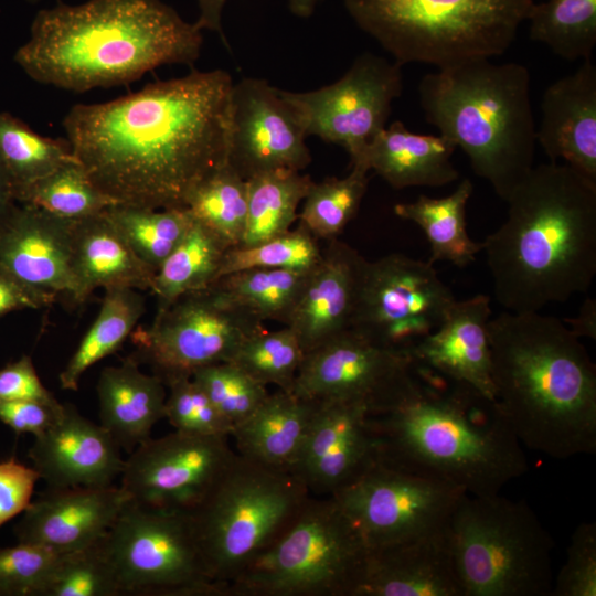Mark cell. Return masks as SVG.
<instances>
[{
  "label": "cell",
  "mask_w": 596,
  "mask_h": 596,
  "mask_svg": "<svg viewBox=\"0 0 596 596\" xmlns=\"http://www.w3.org/2000/svg\"><path fill=\"white\" fill-rule=\"evenodd\" d=\"M233 79L192 70L63 119L73 153L117 204L185 209L192 190L227 162Z\"/></svg>",
  "instance_id": "cell-1"
},
{
  "label": "cell",
  "mask_w": 596,
  "mask_h": 596,
  "mask_svg": "<svg viewBox=\"0 0 596 596\" xmlns=\"http://www.w3.org/2000/svg\"><path fill=\"white\" fill-rule=\"evenodd\" d=\"M202 43L195 22L161 0L58 1L36 13L13 60L31 79L81 94L163 65L192 66Z\"/></svg>",
  "instance_id": "cell-2"
},
{
  "label": "cell",
  "mask_w": 596,
  "mask_h": 596,
  "mask_svg": "<svg viewBox=\"0 0 596 596\" xmlns=\"http://www.w3.org/2000/svg\"><path fill=\"white\" fill-rule=\"evenodd\" d=\"M482 243L497 302L540 311L585 292L596 275V183L556 162L534 166Z\"/></svg>",
  "instance_id": "cell-3"
},
{
  "label": "cell",
  "mask_w": 596,
  "mask_h": 596,
  "mask_svg": "<svg viewBox=\"0 0 596 596\" xmlns=\"http://www.w3.org/2000/svg\"><path fill=\"white\" fill-rule=\"evenodd\" d=\"M496 401L522 446L555 459L596 451V366L565 322L504 310L489 321Z\"/></svg>",
  "instance_id": "cell-4"
},
{
  "label": "cell",
  "mask_w": 596,
  "mask_h": 596,
  "mask_svg": "<svg viewBox=\"0 0 596 596\" xmlns=\"http://www.w3.org/2000/svg\"><path fill=\"white\" fill-rule=\"evenodd\" d=\"M416 390L370 414L379 461L446 480L472 496L500 493L528 469L526 456L496 400L417 364Z\"/></svg>",
  "instance_id": "cell-5"
},
{
  "label": "cell",
  "mask_w": 596,
  "mask_h": 596,
  "mask_svg": "<svg viewBox=\"0 0 596 596\" xmlns=\"http://www.w3.org/2000/svg\"><path fill=\"white\" fill-rule=\"evenodd\" d=\"M531 76L519 63L477 58L423 76L426 120L466 153L504 202L534 167Z\"/></svg>",
  "instance_id": "cell-6"
},
{
  "label": "cell",
  "mask_w": 596,
  "mask_h": 596,
  "mask_svg": "<svg viewBox=\"0 0 596 596\" xmlns=\"http://www.w3.org/2000/svg\"><path fill=\"white\" fill-rule=\"evenodd\" d=\"M533 0H343L354 23L394 62L438 70L502 55Z\"/></svg>",
  "instance_id": "cell-7"
},
{
  "label": "cell",
  "mask_w": 596,
  "mask_h": 596,
  "mask_svg": "<svg viewBox=\"0 0 596 596\" xmlns=\"http://www.w3.org/2000/svg\"><path fill=\"white\" fill-rule=\"evenodd\" d=\"M310 497L291 472L240 455L189 518L212 579L227 596L228 584L292 523Z\"/></svg>",
  "instance_id": "cell-8"
},
{
  "label": "cell",
  "mask_w": 596,
  "mask_h": 596,
  "mask_svg": "<svg viewBox=\"0 0 596 596\" xmlns=\"http://www.w3.org/2000/svg\"><path fill=\"white\" fill-rule=\"evenodd\" d=\"M447 536L464 596H551L554 542L526 501L467 493Z\"/></svg>",
  "instance_id": "cell-9"
},
{
  "label": "cell",
  "mask_w": 596,
  "mask_h": 596,
  "mask_svg": "<svg viewBox=\"0 0 596 596\" xmlns=\"http://www.w3.org/2000/svg\"><path fill=\"white\" fill-rule=\"evenodd\" d=\"M366 555L336 499L310 494L286 531L228 584L227 596H356Z\"/></svg>",
  "instance_id": "cell-10"
},
{
  "label": "cell",
  "mask_w": 596,
  "mask_h": 596,
  "mask_svg": "<svg viewBox=\"0 0 596 596\" xmlns=\"http://www.w3.org/2000/svg\"><path fill=\"white\" fill-rule=\"evenodd\" d=\"M97 545L120 595L225 596L207 572L184 511L130 501Z\"/></svg>",
  "instance_id": "cell-11"
},
{
  "label": "cell",
  "mask_w": 596,
  "mask_h": 596,
  "mask_svg": "<svg viewBox=\"0 0 596 596\" xmlns=\"http://www.w3.org/2000/svg\"><path fill=\"white\" fill-rule=\"evenodd\" d=\"M264 322L234 305L213 284L158 307L148 328L134 330L139 358L163 383L202 366L230 362Z\"/></svg>",
  "instance_id": "cell-12"
},
{
  "label": "cell",
  "mask_w": 596,
  "mask_h": 596,
  "mask_svg": "<svg viewBox=\"0 0 596 596\" xmlns=\"http://www.w3.org/2000/svg\"><path fill=\"white\" fill-rule=\"evenodd\" d=\"M455 300L432 263L390 254L368 260L349 329L411 355L441 324Z\"/></svg>",
  "instance_id": "cell-13"
},
{
  "label": "cell",
  "mask_w": 596,
  "mask_h": 596,
  "mask_svg": "<svg viewBox=\"0 0 596 596\" xmlns=\"http://www.w3.org/2000/svg\"><path fill=\"white\" fill-rule=\"evenodd\" d=\"M465 494L446 480L377 461L331 497L375 549L445 530Z\"/></svg>",
  "instance_id": "cell-14"
},
{
  "label": "cell",
  "mask_w": 596,
  "mask_h": 596,
  "mask_svg": "<svg viewBox=\"0 0 596 596\" xmlns=\"http://www.w3.org/2000/svg\"><path fill=\"white\" fill-rule=\"evenodd\" d=\"M402 91V66L368 52L330 85L278 94L295 110L307 137L342 147L353 162L386 127L392 103Z\"/></svg>",
  "instance_id": "cell-15"
},
{
  "label": "cell",
  "mask_w": 596,
  "mask_h": 596,
  "mask_svg": "<svg viewBox=\"0 0 596 596\" xmlns=\"http://www.w3.org/2000/svg\"><path fill=\"white\" fill-rule=\"evenodd\" d=\"M418 383L411 355L347 329L305 354L292 392L318 402L361 404L370 414H379L401 403Z\"/></svg>",
  "instance_id": "cell-16"
},
{
  "label": "cell",
  "mask_w": 596,
  "mask_h": 596,
  "mask_svg": "<svg viewBox=\"0 0 596 596\" xmlns=\"http://www.w3.org/2000/svg\"><path fill=\"white\" fill-rule=\"evenodd\" d=\"M228 438L179 430L149 438L125 459L120 486L132 502L188 511L233 461L236 451L230 446Z\"/></svg>",
  "instance_id": "cell-17"
},
{
  "label": "cell",
  "mask_w": 596,
  "mask_h": 596,
  "mask_svg": "<svg viewBox=\"0 0 596 596\" xmlns=\"http://www.w3.org/2000/svg\"><path fill=\"white\" fill-rule=\"evenodd\" d=\"M306 138L278 88L254 77L233 84L227 161L243 179L277 169H306L311 162Z\"/></svg>",
  "instance_id": "cell-18"
},
{
  "label": "cell",
  "mask_w": 596,
  "mask_h": 596,
  "mask_svg": "<svg viewBox=\"0 0 596 596\" xmlns=\"http://www.w3.org/2000/svg\"><path fill=\"white\" fill-rule=\"evenodd\" d=\"M292 473L310 494L332 496L379 461L370 412L361 404L318 402Z\"/></svg>",
  "instance_id": "cell-19"
},
{
  "label": "cell",
  "mask_w": 596,
  "mask_h": 596,
  "mask_svg": "<svg viewBox=\"0 0 596 596\" xmlns=\"http://www.w3.org/2000/svg\"><path fill=\"white\" fill-rule=\"evenodd\" d=\"M75 222L17 203L0 222V273L36 292L72 298Z\"/></svg>",
  "instance_id": "cell-20"
},
{
  "label": "cell",
  "mask_w": 596,
  "mask_h": 596,
  "mask_svg": "<svg viewBox=\"0 0 596 596\" xmlns=\"http://www.w3.org/2000/svg\"><path fill=\"white\" fill-rule=\"evenodd\" d=\"M131 501L121 486L46 489L14 528L19 543L60 554L98 543Z\"/></svg>",
  "instance_id": "cell-21"
},
{
  "label": "cell",
  "mask_w": 596,
  "mask_h": 596,
  "mask_svg": "<svg viewBox=\"0 0 596 596\" xmlns=\"http://www.w3.org/2000/svg\"><path fill=\"white\" fill-rule=\"evenodd\" d=\"M29 457L47 489L111 486L125 465L111 435L72 404H64L60 418L34 436Z\"/></svg>",
  "instance_id": "cell-22"
},
{
  "label": "cell",
  "mask_w": 596,
  "mask_h": 596,
  "mask_svg": "<svg viewBox=\"0 0 596 596\" xmlns=\"http://www.w3.org/2000/svg\"><path fill=\"white\" fill-rule=\"evenodd\" d=\"M368 260L338 238L328 241L285 326L305 354L349 329Z\"/></svg>",
  "instance_id": "cell-23"
},
{
  "label": "cell",
  "mask_w": 596,
  "mask_h": 596,
  "mask_svg": "<svg viewBox=\"0 0 596 596\" xmlns=\"http://www.w3.org/2000/svg\"><path fill=\"white\" fill-rule=\"evenodd\" d=\"M490 297L455 300L441 324L412 351L414 362L496 400L491 375Z\"/></svg>",
  "instance_id": "cell-24"
},
{
  "label": "cell",
  "mask_w": 596,
  "mask_h": 596,
  "mask_svg": "<svg viewBox=\"0 0 596 596\" xmlns=\"http://www.w3.org/2000/svg\"><path fill=\"white\" fill-rule=\"evenodd\" d=\"M541 109L536 142L550 162L563 159L596 183V65L592 58L552 83Z\"/></svg>",
  "instance_id": "cell-25"
},
{
  "label": "cell",
  "mask_w": 596,
  "mask_h": 596,
  "mask_svg": "<svg viewBox=\"0 0 596 596\" xmlns=\"http://www.w3.org/2000/svg\"><path fill=\"white\" fill-rule=\"evenodd\" d=\"M356 596H464L447 528L416 539L368 549Z\"/></svg>",
  "instance_id": "cell-26"
},
{
  "label": "cell",
  "mask_w": 596,
  "mask_h": 596,
  "mask_svg": "<svg viewBox=\"0 0 596 596\" xmlns=\"http://www.w3.org/2000/svg\"><path fill=\"white\" fill-rule=\"evenodd\" d=\"M75 304L97 288L150 290L156 272L140 260L105 212L75 222L72 243Z\"/></svg>",
  "instance_id": "cell-27"
},
{
  "label": "cell",
  "mask_w": 596,
  "mask_h": 596,
  "mask_svg": "<svg viewBox=\"0 0 596 596\" xmlns=\"http://www.w3.org/2000/svg\"><path fill=\"white\" fill-rule=\"evenodd\" d=\"M456 148L440 134H415L396 120L382 129L351 164H365L396 190L443 187L459 178L451 162Z\"/></svg>",
  "instance_id": "cell-28"
},
{
  "label": "cell",
  "mask_w": 596,
  "mask_h": 596,
  "mask_svg": "<svg viewBox=\"0 0 596 596\" xmlns=\"http://www.w3.org/2000/svg\"><path fill=\"white\" fill-rule=\"evenodd\" d=\"M100 425L120 449L131 453L151 438L152 427L164 417L166 384L156 374H146L138 360L127 358L106 366L97 382Z\"/></svg>",
  "instance_id": "cell-29"
},
{
  "label": "cell",
  "mask_w": 596,
  "mask_h": 596,
  "mask_svg": "<svg viewBox=\"0 0 596 596\" xmlns=\"http://www.w3.org/2000/svg\"><path fill=\"white\" fill-rule=\"evenodd\" d=\"M318 401L276 390L232 433L236 454L263 466L289 471L298 462Z\"/></svg>",
  "instance_id": "cell-30"
},
{
  "label": "cell",
  "mask_w": 596,
  "mask_h": 596,
  "mask_svg": "<svg viewBox=\"0 0 596 596\" xmlns=\"http://www.w3.org/2000/svg\"><path fill=\"white\" fill-rule=\"evenodd\" d=\"M473 187L464 179L456 190L443 198L419 195L415 201L394 205V213L417 224L429 246V263L445 260L457 267L470 265L482 252V243L470 238L466 228V206Z\"/></svg>",
  "instance_id": "cell-31"
},
{
  "label": "cell",
  "mask_w": 596,
  "mask_h": 596,
  "mask_svg": "<svg viewBox=\"0 0 596 596\" xmlns=\"http://www.w3.org/2000/svg\"><path fill=\"white\" fill-rule=\"evenodd\" d=\"M143 312L145 300L136 289H105L97 317L60 373L61 387L76 391L83 374L123 344Z\"/></svg>",
  "instance_id": "cell-32"
},
{
  "label": "cell",
  "mask_w": 596,
  "mask_h": 596,
  "mask_svg": "<svg viewBox=\"0 0 596 596\" xmlns=\"http://www.w3.org/2000/svg\"><path fill=\"white\" fill-rule=\"evenodd\" d=\"M311 183L309 174L290 169L247 179L246 227L238 246L255 245L289 231Z\"/></svg>",
  "instance_id": "cell-33"
},
{
  "label": "cell",
  "mask_w": 596,
  "mask_h": 596,
  "mask_svg": "<svg viewBox=\"0 0 596 596\" xmlns=\"http://www.w3.org/2000/svg\"><path fill=\"white\" fill-rule=\"evenodd\" d=\"M226 249L212 231L193 217L185 236L155 274L150 290L158 298V307L211 286L217 279Z\"/></svg>",
  "instance_id": "cell-34"
},
{
  "label": "cell",
  "mask_w": 596,
  "mask_h": 596,
  "mask_svg": "<svg viewBox=\"0 0 596 596\" xmlns=\"http://www.w3.org/2000/svg\"><path fill=\"white\" fill-rule=\"evenodd\" d=\"M309 273L251 268L225 275L213 285L234 305L260 321L274 320L286 324Z\"/></svg>",
  "instance_id": "cell-35"
},
{
  "label": "cell",
  "mask_w": 596,
  "mask_h": 596,
  "mask_svg": "<svg viewBox=\"0 0 596 596\" xmlns=\"http://www.w3.org/2000/svg\"><path fill=\"white\" fill-rule=\"evenodd\" d=\"M529 36L566 61L592 58L596 46V0H546L528 14Z\"/></svg>",
  "instance_id": "cell-36"
},
{
  "label": "cell",
  "mask_w": 596,
  "mask_h": 596,
  "mask_svg": "<svg viewBox=\"0 0 596 596\" xmlns=\"http://www.w3.org/2000/svg\"><path fill=\"white\" fill-rule=\"evenodd\" d=\"M185 209L227 247L243 240L247 217V184L227 162L207 174L189 194Z\"/></svg>",
  "instance_id": "cell-37"
},
{
  "label": "cell",
  "mask_w": 596,
  "mask_h": 596,
  "mask_svg": "<svg viewBox=\"0 0 596 596\" xmlns=\"http://www.w3.org/2000/svg\"><path fill=\"white\" fill-rule=\"evenodd\" d=\"M104 212L137 257L155 272L179 245L193 222L187 209L156 210L114 204Z\"/></svg>",
  "instance_id": "cell-38"
},
{
  "label": "cell",
  "mask_w": 596,
  "mask_h": 596,
  "mask_svg": "<svg viewBox=\"0 0 596 596\" xmlns=\"http://www.w3.org/2000/svg\"><path fill=\"white\" fill-rule=\"evenodd\" d=\"M0 160L15 190L77 161L67 139L35 132L13 115L0 111Z\"/></svg>",
  "instance_id": "cell-39"
},
{
  "label": "cell",
  "mask_w": 596,
  "mask_h": 596,
  "mask_svg": "<svg viewBox=\"0 0 596 596\" xmlns=\"http://www.w3.org/2000/svg\"><path fill=\"white\" fill-rule=\"evenodd\" d=\"M13 195L19 204L36 206L71 221L97 215L117 204L93 183L78 160L15 190Z\"/></svg>",
  "instance_id": "cell-40"
},
{
  "label": "cell",
  "mask_w": 596,
  "mask_h": 596,
  "mask_svg": "<svg viewBox=\"0 0 596 596\" xmlns=\"http://www.w3.org/2000/svg\"><path fill=\"white\" fill-rule=\"evenodd\" d=\"M351 172L344 178H327L311 183L301 212L302 225L318 241L338 238L349 222L355 216L369 184V168L352 163Z\"/></svg>",
  "instance_id": "cell-41"
},
{
  "label": "cell",
  "mask_w": 596,
  "mask_h": 596,
  "mask_svg": "<svg viewBox=\"0 0 596 596\" xmlns=\"http://www.w3.org/2000/svg\"><path fill=\"white\" fill-rule=\"evenodd\" d=\"M305 351L295 332L287 326L252 334L238 348L230 362L265 386L292 392Z\"/></svg>",
  "instance_id": "cell-42"
},
{
  "label": "cell",
  "mask_w": 596,
  "mask_h": 596,
  "mask_svg": "<svg viewBox=\"0 0 596 596\" xmlns=\"http://www.w3.org/2000/svg\"><path fill=\"white\" fill-rule=\"evenodd\" d=\"M322 257L318 240L302 225L265 242L226 249L217 279L244 269L283 268L308 272ZM216 279V280H217Z\"/></svg>",
  "instance_id": "cell-43"
},
{
  "label": "cell",
  "mask_w": 596,
  "mask_h": 596,
  "mask_svg": "<svg viewBox=\"0 0 596 596\" xmlns=\"http://www.w3.org/2000/svg\"><path fill=\"white\" fill-rule=\"evenodd\" d=\"M191 377L233 428L246 421L269 394L267 386L233 362L202 366Z\"/></svg>",
  "instance_id": "cell-44"
},
{
  "label": "cell",
  "mask_w": 596,
  "mask_h": 596,
  "mask_svg": "<svg viewBox=\"0 0 596 596\" xmlns=\"http://www.w3.org/2000/svg\"><path fill=\"white\" fill-rule=\"evenodd\" d=\"M164 384L169 389L164 417L175 430L205 436H232V424L191 376L173 377Z\"/></svg>",
  "instance_id": "cell-45"
},
{
  "label": "cell",
  "mask_w": 596,
  "mask_h": 596,
  "mask_svg": "<svg viewBox=\"0 0 596 596\" xmlns=\"http://www.w3.org/2000/svg\"><path fill=\"white\" fill-rule=\"evenodd\" d=\"M115 574L97 543L63 554L44 596H118Z\"/></svg>",
  "instance_id": "cell-46"
},
{
  "label": "cell",
  "mask_w": 596,
  "mask_h": 596,
  "mask_svg": "<svg viewBox=\"0 0 596 596\" xmlns=\"http://www.w3.org/2000/svg\"><path fill=\"white\" fill-rule=\"evenodd\" d=\"M62 556L28 543L0 549V595L44 596Z\"/></svg>",
  "instance_id": "cell-47"
},
{
  "label": "cell",
  "mask_w": 596,
  "mask_h": 596,
  "mask_svg": "<svg viewBox=\"0 0 596 596\" xmlns=\"http://www.w3.org/2000/svg\"><path fill=\"white\" fill-rule=\"evenodd\" d=\"M551 596H596L595 522H582L574 530Z\"/></svg>",
  "instance_id": "cell-48"
},
{
  "label": "cell",
  "mask_w": 596,
  "mask_h": 596,
  "mask_svg": "<svg viewBox=\"0 0 596 596\" xmlns=\"http://www.w3.org/2000/svg\"><path fill=\"white\" fill-rule=\"evenodd\" d=\"M39 479L34 467L13 458L0 461V528L29 507Z\"/></svg>",
  "instance_id": "cell-49"
},
{
  "label": "cell",
  "mask_w": 596,
  "mask_h": 596,
  "mask_svg": "<svg viewBox=\"0 0 596 596\" xmlns=\"http://www.w3.org/2000/svg\"><path fill=\"white\" fill-rule=\"evenodd\" d=\"M64 404L57 400L44 402L35 400L0 402V421L19 434L40 435L50 428L62 415Z\"/></svg>",
  "instance_id": "cell-50"
},
{
  "label": "cell",
  "mask_w": 596,
  "mask_h": 596,
  "mask_svg": "<svg viewBox=\"0 0 596 596\" xmlns=\"http://www.w3.org/2000/svg\"><path fill=\"white\" fill-rule=\"evenodd\" d=\"M22 400L56 401L41 382L29 355H23L0 370V402Z\"/></svg>",
  "instance_id": "cell-51"
},
{
  "label": "cell",
  "mask_w": 596,
  "mask_h": 596,
  "mask_svg": "<svg viewBox=\"0 0 596 596\" xmlns=\"http://www.w3.org/2000/svg\"><path fill=\"white\" fill-rule=\"evenodd\" d=\"M56 297L31 290L0 273V317L15 310L49 307Z\"/></svg>",
  "instance_id": "cell-52"
},
{
  "label": "cell",
  "mask_w": 596,
  "mask_h": 596,
  "mask_svg": "<svg viewBox=\"0 0 596 596\" xmlns=\"http://www.w3.org/2000/svg\"><path fill=\"white\" fill-rule=\"evenodd\" d=\"M577 338L596 339V300L585 299L577 316L563 320Z\"/></svg>",
  "instance_id": "cell-53"
},
{
  "label": "cell",
  "mask_w": 596,
  "mask_h": 596,
  "mask_svg": "<svg viewBox=\"0 0 596 596\" xmlns=\"http://www.w3.org/2000/svg\"><path fill=\"white\" fill-rule=\"evenodd\" d=\"M226 0H196L199 7V18L195 24L203 31L216 32L222 41L226 43L222 29V12Z\"/></svg>",
  "instance_id": "cell-54"
},
{
  "label": "cell",
  "mask_w": 596,
  "mask_h": 596,
  "mask_svg": "<svg viewBox=\"0 0 596 596\" xmlns=\"http://www.w3.org/2000/svg\"><path fill=\"white\" fill-rule=\"evenodd\" d=\"M15 204L12 183L0 160V222L11 212Z\"/></svg>",
  "instance_id": "cell-55"
},
{
  "label": "cell",
  "mask_w": 596,
  "mask_h": 596,
  "mask_svg": "<svg viewBox=\"0 0 596 596\" xmlns=\"http://www.w3.org/2000/svg\"><path fill=\"white\" fill-rule=\"evenodd\" d=\"M319 0H288V7L292 14L299 18L310 17Z\"/></svg>",
  "instance_id": "cell-56"
},
{
  "label": "cell",
  "mask_w": 596,
  "mask_h": 596,
  "mask_svg": "<svg viewBox=\"0 0 596 596\" xmlns=\"http://www.w3.org/2000/svg\"><path fill=\"white\" fill-rule=\"evenodd\" d=\"M28 1H30L32 3H35V2L41 1V0H28Z\"/></svg>",
  "instance_id": "cell-57"
}]
</instances>
